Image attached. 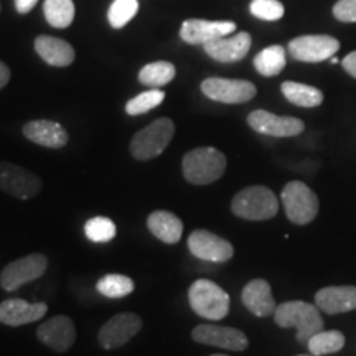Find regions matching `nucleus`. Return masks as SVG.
<instances>
[{"instance_id":"nucleus-1","label":"nucleus","mask_w":356,"mask_h":356,"mask_svg":"<svg viewBox=\"0 0 356 356\" xmlns=\"http://www.w3.org/2000/svg\"><path fill=\"white\" fill-rule=\"evenodd\" d=\"M274 320L282 328H297V341L302 345L309 343L315 333L323 330V320L317 305L302 300L284 302L274 312Z\"/></svg>"},{"instance_id":"nucleus-2","label":"nucleus","mask_w":356,"mask_h":356,"mask_svg":"<svg viewBox=\"0 0 356 356\" xmlns=\"http://www.w3.org/2000/svg\"><path fill=\"white\" fill-rule=\"evenodd\" d=\"M181 170L188 184L210 185L225 175L226 157L215 147H198L185 154Z\"/></svg>"},{"instance_id":"nucleus-3","label":"nucleus","mask_w":356,"mask_h":356,"mask_svg":"<svg viewBox=\"0 0 356 356\" xmlns=\"http://www.w3.org/2000/svg\"><path fill=\"white\" fill-rule=\"evenodd\" d=\"M231 210L243 220L264 221L277 215L279 202L273 190L262 185H254L236 193L231 202Z\"/></svg>"},{"instance_id":"nucleus-4","label":"nucleus","mask_w":356,"mask_h":356,"mask_svg":"<svg viewBox=\"0 0 356 356\" xmlns=\"http://www.w3.org/2000/svg\"><path fill=\"white\" fill-rule=\"evenodd\" d=\"M173 134H175V124L172 122V119H157L132 137L131 145H129L131 155L139 162L159 157L172 142Z\"/></svg>"},{"instance_id":"nucleus-5","label":"nucleus","mask_w":356,"mask_h":356,"mask_svg":"<svg viewBox=\"0 0 356 356\" xmlns=\"http://www.w3.org/2000/svg\"><path fill=\"white\" fill-rule=\"evenodd\" d=\"M190 307L207 320H222L229 312V296L208 279H198L188 289Z\"/></svg>"},{"instance_id":"nucleus-6","label":"nucleus","mask_w":356,"mask_h":356,"mask_svg":"<svg viewBox=\"0 0 356 356\" xmlns=\"http://www.w3.org/2000/svg\"><path fill=\"white\" fill-rule=\"evenodd\" d=\"M280 202L293 225H307L318 215V198L304 181H289L280 193Z\"/></svg>"},{"instance_id":"nucleus-7","label":"nucleus","mask_w":356,"mask_h":356,"mask_svg":"<svg viewBox=\"0 0 356 356\" xmlns=\"http://www.w3.org/2000/svg\"><path fill=\"white\" fill-rule=\"evenodd\" d=\"M48 269V257L42 252H32L12 261L0 273V287L6 292H15L25 284L42 277Z\"/></svg>"},{"instance_id":"nucleus-8","label":"nucleus","mask_w":356,"mask_h":356,"mask_svg":"<svg viewBox=\"0 0 356 356\" xmlns=\"http://www.w3.org/2000/svg\"><path fill=\"white\" fill-rule=\"evenodd\" d=\"M42 188L43 184L37 173L12 162H0V190L3 193L26 202L37 197Z\"/></svg>"},{"instance_id":"nucleus-9","label":"nucleus","mask_w":356,"mask_h":356,"mask_svg":"<svg viewBox=\"0 0 356 356\" xmlns=\"http://www.w3.org/2000/svg\"><path fill=\"white\" fill-rule=\"evenodd\" d=\"M340 50V42L328 35H304L291 40L289 53L293 60L304 63H320L335 56Z\"/></svg>"},{"instance_id":"nucleus-10","label":"nucleus","mask_w":356,"mask_h":356,"mask_svg":"<svg viewBox=\"0 0 356 356\" xmlns=\"http://www.w3.org/2000/svg\"><path fill=\"white\" fill-rule=\"evenodd\" d=\"M202 92L222 104H243L256 96L257 89L254 84L244 79L208 78L202 83Z\"/></svg>"},{"instance_id":"nucleus-11","label":"nucleus","mask_w":356,"mask_h":356,"mask_svg":"<svg viewBox=\"0 0 356 356\" xmlns=\"http://www.w3.org/2000/svg\"><path fill=\"white\" fill-rule=\"evenodd\" d=\"M142 328V318L132 312H122L114 315L101 327L97 340L102 348L118 350L131 341Z\"/></svg>"},{"instance_id":"nucleus-12","label":"nucleus","mask_w":356,"mask_h":356,"mask_svg":"<svg viewBox=\"0 0 356 356\" xmlns=\"http://www.w3.org/2000/svg\"><path fill=\"white\" fill-rule=\"evenodd\" d=\"M191 338L197 343L218 346V348L231 351H243L249 345L248 337L241 330H238V328L211 323H203L195 327L193 332H191Z\"/></svg>"},{"instance_id":"nucleus-13","label":"nucleus","mask_w":356,"mask_h":356,"mask_svg":"<svg viewBox=\"0 0 356 356\" xmlns=\"http://www.w3.org/2000/svg\"><path fill=\"white\" fill-rule=\"evenodd\" d=\"M188 249L195 257L208 262H226L234 254L233 244L207 229H197L190 234Z\"/></svg>"},{"instance_id":"nucleus-14","label":"nucleus","mask_w":356,"mask_h":356,"mask_svg":"<svg viewBox=\"0 0 356 356\" xmlns=\"http://www.w3.org/2000/svg\"><path fill=\"white\" fill-rule=\"evenodd\" d=\"M37 338L56 353H66L76 341V328L66 315H56L37 328Z\"/></svg>"},{"instance_id":"nucleus-15","label":"nucleus","mask_w":356,"mask_h":356,"mask_svg":"<svg viewBox=\"0 0 356 356\" xmlns=\"http://www.w3.org/2000/svg\"><path fill=\"white\" fill-rule=\"evenodd\" d=\"M248 124L256 132L270 137H296L304 132L305 124L297 118H282L269 111H252L248 115Z\"/></svg>"},{"instance_id":"nucleus-16","label":"nucleus","mask_w":356,"mask_h":356,"mask_svg":"<svg viewBox=\"0 0 356 356\" xmlns=\"http://www.w3.org/2000/svg\"><path fill=\"white\" fill-rule=\"evenodd\" d=\"M236 32L234 22H211V20H200L191 19L185 20L180 29V37L188 44H204L211 40L228 37Z\"/></svg>"},{"instance_id":"nucleus-17","label":"nucleus","mask_w":356,"mask_h":356,"mask_svg":"<svg viewBox=\"0 0 356 356\" xmlns=\"http://www.w3.org/2000/svg\"><path fill=\"white\" fill-rule=\"evenodd\" d=\"M251 48V35L248 32H239L233 37H221L203 44V50L213 60L220 63H236L241 61Z\"/></svg>"},{"instance_id":"nucleus-18","label":"nucleus","mask_w":356,"mask_h":356,"mask_svg":"<svg viewBox=\"0 0 356 356\" xmlns=\"http://www.w3.org/2000/svg\"><path fill=\"white\" fill-rule=\"evenodd\" d=\"M47 310L48 305L44 302L30 304L24 299H7L0 304V323L7 327H22L43 318Z\"/></svg>"},{"instance_id":"nucleus-19","label":"nucleus","mask_w":356,"mask_h":356,"mask_svg":"<svg viewBox=\"0 0 356 356\" xmlns=\"http://www.w3.org/2000/svg\"><path fill=\"white\" fill-rule=\"evenodd\" d=\"M24 136L33 144L48 147V149H61L70 140L66 129L61 124L48 121V119L26 122L24 126Z\"/></svg>"},{"instance_id":"nucleus-20","label":"nucleus","mask_w":356,"mask_h":356,"mask_svg":"<svg viewBox=\"0 0 356 356\" xmlns=\"http://www.w3.org/2000/svg\"><path fill=\"white\" fill-rule=\"evenodd\" d=\"M241 300L244 307L256 317H270L277 309L273 297V289L264 279H254L246 284V287L243 289Z\"/></svg>"},{"instance_id":"nucleus-21","label":"nucleus","mask_w":356,"mask_h":356,"mask_svg":"<svg viewBox=\"0 0 356 356\" xmlns=\"http://www.w3.org/2000/svg\"><path fill=\"white\" fill-rule=\"evenodd\" d=\"M315 305L328 315L345 314L356 310V287L333 286L325 287L315 293Z\"/></svg>"},{"instance_id":"nucleus-22","label":"nucleus","mask_w":356,"mask_h":356,"mask_svg":"<svg viewBox=\"0 0 356 356\" xmlns=\"http://www.w3.org/2000/svg\"><path fill=\"white\" fill-rule=\"evenodd\" d=\"M35 51L38 53L40 58L50 66L56 68H65L74 61V48L68 42L61 38L48 37V35H40L35 38Z\"/></svg>"},{"instance_id":"nucleus-23","label":"nucleus","mask_w":356,"mask_h":356,"mask_svg":"<svg viewBox=\"0 0 356 356\" xmlns=\"http://www.w3.org/2000/svg\"><path fill=\"white\" fill-rule=\"evenodd\" d=\"M147 228L162 243L177 244L184 234V222L172 211L157 210L147 218Z\"/></svg>"},{"instance_id":"nucleus-24","label":"nucleus","mask_w":356,"mask_h":356,"mask_svg":"<svg viewBox=\"0 0 356 356\" xmlns=\"http://www.w3.org/2000/svg\"><path fill=\"white\" fill-rule=\"evenodd\" d=\"M280 91L289 102L300 106V108H317L323 102V92L309 84L286 81L280 86Z\"/></svg>"},{"instance_id":"nucleus-25","label":"nucleus","mask_w":356,"mask_h":356,"mask_svg":"<svg viewBox=\"0 0 356 356\" xmlns=\"http://www.w3.org/2000/svg\"><path fill=\"white\" fill-rule=\"evenodd\" d=\"M287 56L286 50L280 44H273L259 51L254 58V68L259 74L266 78L277 76V74L286 68Z\"/></svg>"},{"instance_id":"nucleus-26","label":"nucleus","mask_w":356,"mask_h":356,"mask_svg":"<svg viewBox=\"0 0 356 356\" xmlns=\"http://www.w3.org/2000/svg\"><path fill=\"white\" fill-rule=\"evenodd\" d=\"M73 0H44L43 13L48 24L55 29H68L74 20Z\"/></svg>"},{"instance_id":"nucleus-27","label":"nucleus","mask_w":356,"mask_h":356,"mask_svg":"<svg viewBox=\"0 0 356 356\" xmlns=\"http://www.w3.org/2000/svg\"><path fill=\"white\" fill-rule=\"evenodd\" d=\"M175 74L177 70L172 63H168V61H155V63L145 65L144 68L139 71V81L144 84V86L160 88L172 83Z\"/></svg>"},{"instance_id":"nucleus-28","label":"nucleus","mask_w":356,"mask_h":356,"mask_svg":"<svg viewBox=\"0 0 356 356\" xmlns=\"http://www.w3.org/2000/svg\"><path fill=\"white\" fill-rule=\"evenodd\" d=\"M97 292L109 299H122L134 292V280L122 274H108L101 277L96 284Z\"/></svg>"},{"instance_id":"nucleus-29","label":"nucleus","mask_w":356,"mask_h":356,"mask_svg":"<svg viewBox=\"0 0 356 356\" xmlns=\"http://www.w3.org/2000/svg\"><path fill=\"white\" fill-rule=\"evenodd\" d=\"M309 351L314 356H323L328 353H337L345 346V337L343 333L338 330H328V332H318L310 338Z\"/></svg>"},{"instance_id":"nucleus-30","label":"nucleus","mask_w":356,"mask_h":356,"mask_svg":"<svg viewBox=\"0 0 356 356\" xmlns=\"http://www.w3.org/2000/svg\"><path fill=\"white\" fill-rule=\"evenodd\" d=\"M84 233H86L88 239L92 243H108L113 241L118 234L115 225L113 220L106 216H95L86 221L84 225Z\"/></svg>"},{"instance_id":"nucleus-31","label":"nucleus","mask_w":356,"mask_h":356,"mask_svg":"<svg viewBox=\"0 0 356 356\" xmlns=\"http://www.w3.org/2000/svg\"><path fill=\"white\" fill-rule=\"evenodd\" d=\"M165 99V92L160 91V89L152 88L150 91L140 92L136 97H132L131 101H127L126 104V113L129 115H140L149 113L160 106Z\"/></svg>"},{"instance_id":"nucleus-32","label":"nucleus","mask_w":356,"mask_h":356,"mask_svg":"<svg viewBox=\"0 0 356 356\" xmlns=\"http://www.w3.org/2000/svg\"><path fill=\"white\" fill-rule=\"evenodd\" d=\"M139 10V2L137 0H114L111 3L108 19L113 29H122L136 17Z\"/></svg>"},{"instance_id":"nucleus-33","label":"nucleus","mask_w":356,"mask_h":356,"mask_svg":"<svg viewBox=\"0 0 356 356\" xmlns=\"http://www.w3.org/2000/svg\"><path fill=\"white\" fill-rule=\"evenodd\" d=\"M249 10L261 20L275 22L284 17V6L279 0H252Z\"/></svg>"},{"instance_id":"nucleus-34","label":"nucleus","mask_w":356,"mask_h":356,"mask_svg":"<svg viewBox=\"0 0 356 356\" xmlns=\"http://www.w3.org/2000/svg\"><path fill=\"white\" fill-rule=\"evenodd\" d=\"M333 15L337 20L345 24H355L356 22V0H338L333 7Z\"/></svg>"},{"instance_id":"nucleus-35","label":"nucleus","mask_w":356,"mask_h":356,"mask_svg":"<svg viewBox=\"0 0 356 356\" xmlns=\"http://www.w3.org/2000/svg\"><path fill=\"white\" fill-rule=\"evenodd\" d=\"M341 65H343L346 73L356 78V51L348 53V55L343 58V61H341Z\"/></svg>"},{"instance_id":"nucleus-36","label":"nucleus","mask_w":356,"mask_h":356,"mask_svg":"<svg viewBox=\"0 0 356 356\" xmlns=\"http://www.w3.org/2000/svg\"><path fill=\"white\" fill-rule=\"evenodd\" d=\"M13 2H15L17 12L22 13V15H25V13L33 10V7L37 6L38 0H13Z\"/></svg>"},{"instance_id":"nucleus-37","label":"nucleus","mask_w":356,"mask_h":356,"mask_svg":"<svg viewBox=\"0 0 356 356\" xmlns=\"http://www.w3.org/2000/svg\"><path fill=\"white\" fill-rule=\"evenodd\" d=\"M10 76H12L10 68H8L3 61H0V89L7 86L8 81H10Z\"/></svg>"},{"instance_id":"nucleus-38","label":"nucleus","mask_w":356,"mask_h":356,"mask_svg":"<svg viewBox=\"0 0 356 356\" xmlns=\"http://www.w3.org/2000/svg\"><path fill=\"white\" fill-rule=\"evenodd\" d=\"M330 61H332V65H337L338 63V58L337 56H332Z\"/></svg>"},{"instance_id":"nucleus-39","label":"nucleus","mask_w":356,"mask_h":356,"mask_svg":"<svg viewBox=\"0 0 356 356\" xmlns=\"http://www.w3.org/2000/svg\"><path fill=\"white\" fill-rule=\"evenodd\" d=\"M299 356H314V355H299Z\"/></svg>"},{"instance_id":"nucleus-40","label":"nucleus","mask_w":356,"mask_h":356,"mask_svg":"<svg viewBox=\"0 0 356 356\" xmlns=\"http://www.w3.org/2000/svg\"><path fill=\"white\" fill-rule=\"evenodd\" d=\"M211 356H226V355H211Z\"/></svg>"}]
</instances>
